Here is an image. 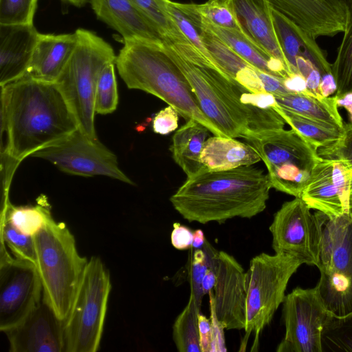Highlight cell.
I'll use <instances>...</instances> for the list:
<instances>
[{
    "label": "cell",
    "instance_id": "1",
    "mask_svg": "<svg viewBox=\"0 0 352 352\" xmlns=\"http://www.w3.org/2000/svg\"><path fill=\"white\" fill-rule=\"evenodd\" d=\"M188 80L205 116L225 137L245 140L284 129L273 94L253 93L226 73L190 41L164 44Z\"/></svg>",
    "mask_w": 352,
    "mask_h": 352
},
{
    "label": "cell",
    "instance_id": "2",
    "mask_svg": "<svg viewBox=\"0 0 352 352\" xmlns=\"http://www.w3.org/2000/svg\"><path fill=\"white\" fill-rule=\"evenodd\" d=\"M0 87L1 155L20 164L78 129L55 82L25 75Z\"/></svg>",
    "mask_w": 352,
    "mask_h": 352
},
{
    "label": "cell",
    "instance_id": "3",
    "mask_svg": "<svg viewBox=\"0 0 352 352\" xmlns=\"http://www.w3.org/2000/svg\"><path fill=\"white\" fill-rule=\"evenodd\" d=\"M271 188L268 175L252 165L205 170L187 177L170 201L189 222L222 223L234 217L250 219L262 212Z\"/></svg>",
    "mask_w": 352,
    "mask_h": 352
},
{
    "label": "cell",
    "instance_id": "4",
    "mask_svg": "<svg viewBox=\"0 0 352 352\" xmlns=\"http://www.w3.org/2000/svg\"><path fill=\"white\" fill-rule=\"evenodd\" d=\"M115 65L128 88L151 94L175 109L187 121L195 120L214 135L224 136L201 111L188 80L164 43L124 41Z\"/></svg>",
    "mask_w": 352,
    "mask_h": 352
},
{
    "label": "cell",
    "instance_id": "5",
    "mask_svg": "<svg viewBox=\"0 0 352 352\" xmlns=\"http://www.w3.org/2000/svg\"><path fill=\"white\" fill-rule=\"evenodd\" d=\"M33 238L43 298L65 321L88 260L78 254L67 225L52 216Z\"/></svg>",
    "mask_w": 352,
    "mask_h": 352
},
{
    "label": "cell",
    "instance_id": "6",
    "mask_svg": "<svg viewBox=\"0 0 352 352\" xmlns=\"http://www.w3.org/2000/svg\"><path fill=\"white\" fill-rule=\"evenodd\" d=\"M76 32L77 45L55 82L73 112L78 129L91 139L96 140V86L102 69L115 63L117 56L111 45L96 33L82 28Z\"/></svg>",
    "mask_w": 352,
    "mask_h": 352
},
{
    "label": "cell",
    "instance_id": "7",
    "mask_svg": "<svg viewBox=\"0 0 352 352\" xmlns=\"http://www.w3.org/2000/svg\"><path fill=\"white\" fill-rule=\"evenodd\" d=\"M302 264L299 259L283 253L263 252L251 259L245 272V334L241 346H246L253 334L252 350H256L261 333L283 303L289 280Z\"/></svg>",
    "mask_w": 352,
    "mask_h": 352
},
{
    "label": "cell",
    "instance_id": "8",
    "mask_svg": "<svg viewBox=\"0 0 352 352\" xmlns=\"http://www.w3.org/2000/svg\"><path fill=\"white\" fill-rule=\"evenodd\" d=\"M111 285L101 259L88 260L64 321L65 352H96L102 338Z\"/></svg>",
    "mask_w": 352,
    "mask_h": 352
},
{
    "label": "cell",
    "instance_id": "9",
    "mask_svg": "<svg viewBox=\"0 0 352 352\" xmlns=\"http://www.w3.org/2000/svg\"><path fill=\"white\" fill-rule=\"evenodd\" d=\"M245 141L265 164L272 188L300 197L320 158L317 150L293 129L265 132Z\"/></svg>",
    "mask_w": 352,
    "mask_h": 352
},
{
    "label": "cell",
    "instance_id": "10",
    "mask_svg": "<svg viewBox=\"0 0 352 352\" xmlns=\"http://www.w3.org/2000/svg\"><path fill=\"white\" fill-rule=\"evenodd\" d=\"M31 157L47 160L67 174L83 177L102 175L133 184L120 168L116 155L98 139H91L79 129L35 152Z\"/></svg>",
    "mask_w": 352,
    "mask_h": 352
},
{
    "label": "cell",
    "instance_id": "11",
    "mask_svg": "<svg viewBox=\"0 0 352 352\" xmlns=\"http://www.w3.org/2000/svg\"><path fill=\"white\" fill-rule=\"evenodd\" d=\"M285 336L277 352H323L322 336L331 314L318 287H296L283 302Z\"/></svg>",
    "mask_w": 352,
    "mask_h": 352
},
{
    "label": "cell",
    "instance_id": "12",
    "mask_svg": "<svg viewBox=\"0 0 352 352\" xmlns=\"http://www.w3.org/2000/svg\"><path fill=\"white\" fill-rule=\"evenodd\" d=\"M43 288L36 265L15 258L1 242L0 331L19 324L39 303Z\"/></svg>",
    "mask_w": 352,
    "mask_h": 352
},
{
    "label": "cell",
    "instance_id": "13",
    "mask_svg": "<svg viewBox=\"0 0 352 352\" xmlns=\"http://www.w3.org/2000/svg\"><path fill=\"white\" fill-rule=\"evenodd\" d=\"M269 230L275 253L289 254L302 263L318 266L320 228L315 214L301 197L285 202L274 214Z\"/></svg>",
    "mask_w": 352,
    "mask_h": 352
},
{
    "label": "cell",
    "instance_id": "14",
    "mask_svg": "<svg viewBox=\"0 0 352 352\" xmlns=\"http://www.w3.org/2000/svg\"><path fill=\"white\" fill-rule=\"evenodd\" d=\"M351 191L349 170L338 160L320 157L300 197L311 209L338 217L349 213Z\"/></svg>",
    "mask_w": 352,
    "mask_h": 352
},
{
    "label": "cell",
    "instance_id": "15",
    "mask_svg": "<svg viewBox=\"0 0 352 352\" xmlns=\"http://www.w3.org/2000/svg\"><path fill=\"white\" fill-rule=\"evenodd\" d=\"M214 266L217 277L212 292L217 317L225 329H244L245 272L232 255L223 251L218 252Z\"/></svg>",
    "mask_w": 352,
    "mask_h": 352
},
{
    "label": "cell",
    "instance_id": "16",
    "mask_svg": "<svg viewBox=\"0 0 352 352\" xmlns=\"http://www.w3.org/2000/svg\"><path fill=\"white\" fill-rule=\"evenodd\" d=\"M270 6L311 38L344 30L346 0H267Z\"/></svg>",
    "mask_w": 352,
    "mask_h": 352
},
{
    "label": "cell",
    "instance_id": "17",
    "mask_svg": "<svg viewBox=\"0 0 352 352\" xmlns=\"http://www.w3.org/2000/svg\"><path fill=\"white\" fill-rule=\"evenodd\" d=\"M4 333L11 352H65L64 321L43 296L19 324Z\"/></svg>",
    "mask_w": 352,
    "mask_h": 352
},
{
    "label": "cell",
    "instance_id": "18",
    "mask_svg": "<svg viewBox=\"0 0 352 352\" xmlns=\"http://www.w3.org/2000/svg\"><path fill=\"white\" fill-rule=\"evenodd\" d=\"M320 228L318 269L336 270L352 276V217H329L316 212Z\"/></svg>",
    "mask_w": 352,
    "mask_h": 352
},
{
    "label": "cell",
    "instance_id": "19",
    "mask_svg": "<svg viewBox=\"0 0 352 352\" xmlns=\"http://www.w3.org/2000/svg\"><path fill=\"white\" fill-rule=\"evenodd\" d=\"M38 35L34 24H0V86L27 74Z\"/></svg>",
    "mask_w": 352,
    "mask_h": 352
},
{
    "label": "cell",
    "instance_id": "20",
    "mask_svg": "<svg viewBox=\"0 0 352 352\" xmlns=\"http://www.w3.org/2000/svg\"><path fill=\"white\" fill-rule=\"evenodd\" d=\"M97 18L118 32L123 41L144 40L165 43L158 30L131 0H89Z\"/></svg>",
    "mask_w": 352,
    "mask_h": 352
},
{
    "label": "cell",
    "instance_id": "21",
    "mask_svg": "<svg viewBox=\"0 0 352 352\" xmlns=\"http://www.w3.org/2000/svg\"><path fill=\"white\" fill-rule=\"evenodd\" d=\"M232 3L245 35L268 55L280 60L292 72L276 34L268 1L232 0Z\"/></svg>",
    "mask_w": 352,
    "mask_h": 352
},
{
    "label": "cell",
    "instance_id": "22",
    "mask_svg": "<svg viewBox=\"0 0 352 352\" xmlns=\"http://www.w3.org/2000/svg\"><path fill=\"white\" fill-rule=\"evenodd\" d=\"M76 31L69 34H41L35 45L27 76L55 82L77 45Z\"/></svg>",
    "mask_w": 352,
    "mask_h": 352
},
{
    "label": "cell",
    "instance_id": "23",
    "mask_svg": "<svg viewBox=\"0 0 352 352\" xmlns=\"http://www.w3.org/2000/svg\"><path fill=\"white\" fill-rule=\"evenodd\" d=\"M200 160L208 171H222L250 166L261 159L249 144L235 138L214 135L206 140Z\"/></svg>",
    "mask_w": 352,
    "mask_h": 352
},
{
    "label": "cell",
    "instance_id": "24",
    "mask_svg": "<svg viewBox=\"0 0 352 352\" xmlns=\"http://www.w3.org/2000/svg\"><path fill=\"white\" fill-rule=\"evenodd\" d=\"M195 21L196 26L201 24L212 30L241 57L258 70L283 79L290 73L280 60L268 55L241 32L209 23L199 14Z\"/></svg>",
    "mask_w": 352,
    "mask_h": 352
},
{
    "label": "cell",
    "instance_id": "25",
    "mask_svg": "<svg viewBox=\"0 0 352 352\" xmlns=\"http://www.w3.org/2000/svg\"><path fill=\"white\" fill-rule=\"evenodd\" d=\"M209 131L206 126L190 119L173 136L170 148L173 158L187 177L207 170L200 156Z\"/></svg>",
    "mask_w": 352,
    "mask_h": 352
},
{
    "label": "cell",
    "instance_id": "26",
    "mask_svg": "<svg viewBox=\"0 0 352 352\" xmlns=\"http://www.w3.org/2000/svg\"><path fill=\"white\" fill-rule=\"evenodd\" d=\"M274 97L278 105L284 109L340 130L344 129L336 95L320 98L308 93H289Z\"/></svg>",
    "mask_w": 352,
    "mask_h": 352
},
{
    "label": "cell",
    "instance_id": "27",
    "mask_svg": "<svg viewBox=\"0 0 352 352\" xmlns=\"http://www.w3.org/2000/svg\"><path fill=\"white\" fill-rule=\"evenodd\" d=\"M319 270L316 286L327 310L338 318L352 314V276L336 270Z\"/></svg>",
    "mask_w": 352,
    "mask_h": 352
},
{
    "label": "cell",
    "instance_id": "28",
    "mask_svg": "<svg viewBox=\"0 0 352 352\" xmlns=\"http://www.w3.org/2000/svg\"><path fill=\"white\" fill-rule=\"evenodd\" d=\"M52 217L50 206L45 196L34 206H14L10 201L1 205V217L7 219L23 234L33 236Z\"/></svg>",
    "mask_w": 352,
    "mask_h": 352
},
{
    "label": "cell",
    "instance_id": "29",
    "mask_svg": "<svg viewBox=\"0 0 352 352\" xmlns=\"http://www.w3.org/2000/svg\"><path fill=\"white\" fill-rule=\"evenodd\" d=\"M274 109L280 115L291 129L297 131L310 145L317 151L328 146L338 140L342 130L315 121L277 105Z\"/></svg>",
    "mask_w": 352,
    "mask_h": 352
},
{
    "label": "cell",
    "instance_id": "30",
    "mask_svg": "<svg viewBox=\"0 0 352 352\" xmlns=\"http://www.w3.org/2000/svg\"><path fill=\"white\" fill-rule=\"evenodd\" d=\"M199 307L190 294L189 300L173 325V339L179 352H201L199 343Z\"/></svg>",
    "mask_w": 352,
    "mask_h": 352
},
{
    "label": "cell",
    "instance_id": "31",
    "mask_svg": "<svg viewBox=\"0 0 352 352\" xmlns=\"http://www.w3.org/2000/svg\"><path fill=\"white\" fill-rule=\"evenodd\" d=\"M347 13L343 38L337 56L331 65L332 74L337 85L336 95L352 93V0H346Z\"/></svg>",
    "mask_w": 352,
    "mask_h": 352
},
{
    "label": "cell",
    "instance_id": "32",
    "mask_svg": "<svg viewBox=\"0 0 352 352\" xmlns=\"http://www.w3.org/2000/svg\"><path fill=\"white\" fill-rule=\"evenodd\" d=\"M197 28L201 41L210 56L231 77L236 80L245 68L252 66L212 30L201 24Z\"/></svg>",
    "mask_w": 352,
    "mask_h": 352
},
{
    "label": "cell",
    "instance_id": "33",
    "mask_svg": "<svg viewBox=\"0 0 352 352\" xmlns=\"http://www.w3.org/2000/svg\"><path fill=\"white\" fill-rule=\"evenodd\" d=\"M138 10L158 30L165 43L189 41L168 14L164 0H131ZM164 43V44H165Z\"/></svg>",
    "mask_w": 352,
    "mask_h": 352
},
{
    "label": "cell",
    "instance_id": "34",
    "mask_svg": "<svg viewBox=\"0 0 352 352\" xmlns=\"http://www.w3.org/2000/svg\"><path fill=\"white\" fill-rule=\"evenodd\" d=\"M218 252L208 241H206L202 248L195 249L190 261L188 268L190 294L194 297L197 305L200 307L204 296L201 287L202 280Z\"/></svg>",
    "mask_w": 352,
    "mask_h": 352
},
{
    "label": "cell",
    "instance_id": "35",
    "mask_svg": "<svg viewBox=\"0 0 352 352\" xmlns=\"http://www.w3.org/2000/svg\"><path fill=\"white\" fill-rule=\"evenodd\" d=\"M115 66V63L108 64L99 76L94 100L96 113L106 115L117 109L118 93Z\"/></svg>",
    "mask_w": 352,
    "mask_h": 352
},
{
    "label": "cell",
    "instance_id": "36",
    "mask_svg": "<svg viewBox=\"0 0 352 352\" xmlns=\"http://www.w3.org/2000/svg\"><path fill=\"white\" fill-rule=\"evenodd\" d=\"M322 350L352 351V314L345 317L331 316L322 336Z\"/></svg>",
    "mask_w": 352,
    "mask_h": 352
},
{
    "label": "cell",
    "instance_id": "37",
    "mask_svg": "<svg viewBox=\"0 0 352 352\" xmlns=\"http://www.w3.org/2000/svg\"><path fill=\"white\" fill-rule=\"evenodd\" d=\"M194 5L201 16L208 22L245 34L236 17L232 0H208Z\"/></svg>",
    "mask_w": 352,
    "mask_h": 352
},
{
    "label": "cell",
    "instance_id": "38",
    "mask_svg": "<svg viewBox=\"0 0 352 352\" xmlns=\"http://www.w3.org/2000/svg\"><path fill=\"white\" fill-rule=\"evenodd\" d=\"M1 242L16 258L36 265V254L33 236L23 234L7 219L1 217Z\"/></svg>",
    "mask_w": 352,
    "mask_h": 352
},
{
    "label": "cell",
    "instance_id": "39",
    "mask_svg": "<svg viewBox=\"0 0 352 352\" xmlns=\"http://www.w3.org/2000/svg\"><path fill=\"white\" fill-rule=\"evenodd\" d=\"M38 0H0V24H34Z\"/></svg>",
    "mask_w": 352,
    "mask_h": 352
},
{
    "label": "cell",
    "instance_id": "40",
    "mask_svg": "<svg viewBox=\"0 0 352 352\" xmlns=\"http://www.w3.org/2000/svg\"><path fill=\"white\" fill-rule=\"evenodd\" d=\"M321 158L341 162L352 174V122L344 124L342 136L333 144L317 151Z\"/></svg>",
    "mask_w": 352,
    "mask_h": 352
},
{
    "label": "cell",
    "instance_id": "41",
    "mask_svg": "<svg viewBox=\"0 0 352 352\" xmlns=\"http://www.w3.org/2000/svg\"><path fill=\"white\" fill-rule=\"evenodd\" d=\"M166 9L170 18L186 38L205 56L212 59L205 47L199 32L194 23L170 0H164Z\"/></svg>",
    "mask_w": 352,
    "mask_h": 352
},
{
    "label": "cell",
    "instance_id": "42",
    "mask_svg": "<svg viewBox=\"0 0 352 352\" xmlns=\"http://www.w3.org/2000/svg\"><path fill=\"white\" fill-rule=\"evenodd\" d=\"M178 113L171 106L160 111L153 120V130L160 135H167L178 127Z\"/></svg>",
    "mask_w": 352,
    "mask_h": 352
},
{
    "label": "cell",
    "instance_id": "43",
    "mask_svg": "<svg viewBox=\"0 0 352 352\" xmlns=\"http://www.w3.org/2000/svg\"><path fill=\"white\" fill-rule=\"evenodd\" d=\"M209 305L210 311V324L212 330V344L210 352H223L226 351L224 329L225 328L219 321L214 309L213 292L211 290L208 293Z\"/></svg>",
    "mask_w": 352,
    "mask_h": 352
},
{
    "label": "cell",
    "instance_id": "44",
    "mask_svg": "<svg viewBox=\"0 0 352 352\" xmlns=\"http://www.w3.org/2000/svg\"><path fill=\"white\" fill-rule=\"evenodd\" d=\"M173 227L170 234L172 245L179 250L189 249L193 241V232L179 223H174Z\"/></svg>",
    "mask_w": 352,
    "mask_h": 352
},
{
    "label": "cell",
    "instance_id": "45",
    "mask_svg": "<svg viewBox=\"0 0 352 352\" xmlns=\"http://www.w3.org/2000/svg\"><path fill=\"white\" fill-rule=\"evenodd\" d=\"M258 76L262 81L265 91L274 96H282L289 94L282 78L268 74L258 70Z\"/></svg>",
    "mask_w": 352,
    "mask_h": 352
},
{
    "label": "cell",
    "instance_id": "46",
    "mask_svg": "<svg viewBox=\"0 0 352 352\" xmlns=\"http://www.w3.org/2000/svg\"><path fill=\"white\" fill-rule=\"evenodd\" d=\"M198 324L201 352H210L212 344L210 320L199 312L198 314Z\"/></svg>",
    "mask_w": 352,
    "mask_h": 352
},
{
    "label": "cell",
    "instance_id": "47",
    "mask_svg": "<svg viewBox=\"0 0 352 352\" xmlns=\"http://www.w3.org/2000/svg\"><path fill=\"white\" fill-rule=\"evenodd\" d=\"M283 81L289 93H308L306 80L298 73L289 74Z\"/></svg>",
    "mask_w": 352,
    "mask_h": 352
},
{
    "label": "cell",
    "instance_id": "48",
    "mask_svg": "<svg viewBox=\"0 0 352 352\" xmlns=\"http://www.w3.org/2000/svg\"><path fill=\"white\" fill-rule=\"evenodd\" d=\"M216 256L214 257L213 263H212L211 266L208 268L202 280L201 287L204 296L206 294L208 295V293L213 289L216 283L217 276L214 266Z\"/></svg>",
    "mask_w": 352,
    "mask_h": 352
},
{
    "label": "cell",
    "instance_id": "49",
    "mask_svg": "<svg viewBox=\"0 0 352 352\" xmlns=\"http://www.w3.org/2000/svg\"><path fill=\"white\" fill-rule=\"evenodd\" d=\"M336 96L338 107L346 110L350 122H352V93H346L340 96Z\"/></svg>",
    "mask_w": 352,
    "mask_h": 352
},
{
    "label": "cell",
    "instance_id": "50",
    "mask_svg": "<svg viewBox=\"0 0 352 352\" xmlns=\"http://www.w3.org/2000/svg\"><path fill=\"white\" fill-rule=\"evenodd\" d=\"M206 241L204 232L201 229H197L193 232L192 248L195 249L202 248Z\"/></svg>",
    "mask_w": 352,
    "mask_h": 352
},
{
    "label": "cell",
    "instance_id": "51",
    "mask_svg": "<svg viewBox=\"0 0 352 352\" xmlns=\"http://www.w3.org/2000/svg\"><path fill=\"white\" fill-rule=\"evenodd\" d=\"M76 7L84 6L89 0H61Z\"/></svg>",
    "mask_w": 352,
    "mask_h": 352
},
{
    "label": "cell",
    "instance_id": "52",
    "mask_svg": "<svg viewBox=\"0 0 352 352\" xmlns=\"http://www.w3.org/2000/svg\"><path fill=\"white\" fill-rule=\"evenodd\" d=\"M349 214L352 217V191H351L350 201H349Z\"/></svg>",
    "mask_w": 352,
    "mask_h": 352
}]
</instances>
